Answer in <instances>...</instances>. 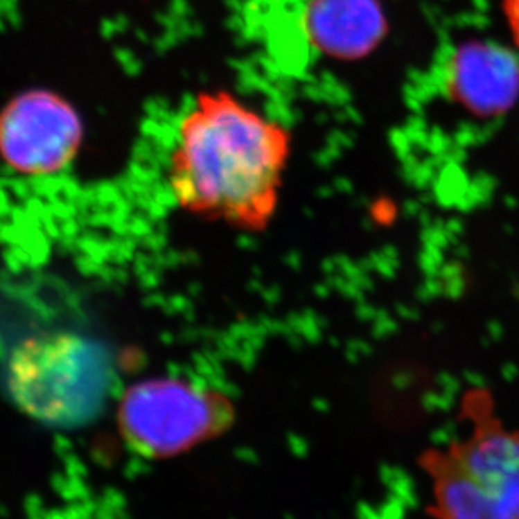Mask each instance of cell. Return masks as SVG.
Masks as SVG:
<instances>
[{
  "label": "cell",
  "mask_w": 519,
  "mask_h": 519,
  "mask_svg": "<svg viewBox=\"0 0 519 519\" xmlns=\"http://www.w3.org/2000/svg\"><path fill=\"white\" fill-rule=\"evenodd\" d=\"M290 154L282 122L235 93L206 89L175 127L167 187L187 214L258 233L279 209Z\"/></svg>",
  "instance_id": "1"
},
{
  "label": "cell",
  "mask_w": 519,
  "mask_h": 519,
  "mask_svg": "<svg viewBox=\"0 0 519 519\" xmlns=\"http://www.w3.org/2000/svg\"><path fill=\"white\" fill-rule=\"evenodd\" d=\"M459 410L466 433L421 457L433 518L519 519V430L502 420L489 389L466 392Z\"/></svg>",
  "instance_id": "2"
},
{
  "label": "cell",
  "mask_w": 519,
  "mask_h": 519,
  "mask_svg": "<svg viewBox=\"0 0 519 519\" xmlns=\"http://www.w3.org/2000/svg\"><path fill=\"white\" fill-rule=\"evenodd\" d=\"M6 385L17 407L54 427H78L98 415L112 386V362L93 339L48 331L10 353Z\"/></svg>",
  "instance_id": "3"
},
{
  "label": "cell",
  "mask_w": 519,
  "mask_h": 519,
  "mask_svg": "<svg viewBox=\"0 0 519 519\" xmlns=\"http://www.w3.org/2000/svg\"><path fill=\"white\" fill-rule=\"evenodd\" d=\"M228 419V405L220 395L174 378L132 386L120 405L125 439L152 457L174 455L202 442Z\"/></svg>",
  "instance_id": "4"
},
{
  "label": "cell",
  "mask_w": 519,
  "mask_h": 519,
  "mask_svg": "<svg viewBox=\"0 0 519 519\" xmlns=\"http://www.w3.org/2000/svg\"><path fill=\"white\" fill-rule=\"evenodd\" d=\"M83 139L80 113L51 89H26L0 108V159L19 174L60 173L74 161Z\"/></svg>",
  "instance_id": "5"
},
{
  "label": "cell",
  "mask_w": 519,
  "mask_h": 519,
  "mask_svg": "<svg viewBox=\"0 0 519 519\" xmlns=\"http://www.w3.org/2000/svg\"><path fill=\"white\" fill-rule=\"evenodd\" d=\"M440 81L445 96L469 115L502 116L519 101V54L493 39H464L445 54Z\"/></svg>",
  "instance_id": "6"
},
{
  "label": "cell",
  "mask_w": 519,
  "mask_h": 519,
  "mask_svg": "<svg viewBox=\"0 0 519 519\" xmlns=\"http://www.w3.org/2000/svg\"><path fill=\"white\" fill-rule=\"evenodd\" d=\"M304 24L312 46L337 61L366 58L388 33L381 0H310Z\"/></svg>",
  "instance_id": "7"
},
{
  "label": "cell",
  "mask_w": 519,
  "mask_h": 519,
  "mask_svg": "<svg viewBox=\"0 0 519 519\" xmlns=\"http://www.w3.org/2000/svg\"><path fill=\"white\" fill-rule=\"evenodd\" d=\"M501 10L513 48L519 54V0H501Z\"/></svg>",
  "instance_id": "8"
}]
</instances>
